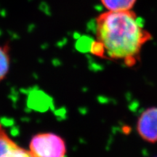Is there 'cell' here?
Masks as SVG:
<instances>
[{
	"mask_svg": "<svg viewBox=\"0 0 157 157\" xmlns=\"http://www.w3.org/2000/svg\"><path fill=\"white\" fill-rule=\"evenodd\" d=\"M95 37L91 52L95 56L123 61L128 67L140 60L142 49L152 39L135 12L109 11L95 19Z\"/></svg>",
	"mask_w": 157,
	"mask_h": 157,
	"instance_id": "6da1fadb",
	"label": "cell"
},
{
	"mask_svg": "<svg viewBox=\"0 0 157 157\" xmlns=\"http://www.w3.org/2000/svg\"><path fill=\"white\" fill-rule=\"evenodd\" d=\"M29 153L32 157H66L63 139L54 133H39L31 138Z\"/></svg>",
	"mask_w": 157,
	"mask_h": 157,
	"instance_id": "7a4b0ae2",
	"label": "cell"
},
{
	"mask_svg": "<svg viewBox=\"0 0 157 157\" xmlns=\"http://www.w3.org/2000/svg\"><path fill=\"white\" fill-rule=\"evenodd\" d=\"M137 131L146 142H157V107H151L141 113L137 121Z\"/></svg>",
	"mask_w": 157,
	"mask_h": 157,
	"instance_id": "3957f363",
	"label": "cell"
},
{
	"mask_svg": "<svg viewBox=\"0 0 157 157\" xmlns=\"http://www.w3.org/2000/svg\"><path fill=\"white\" fill-rule=\"evenodd\" d=\"M0 157H32L29 151L19 146L0 124Z\"/></svg>",
	"mask_w": 157,
	"mask_h": 157,
	"instance_id": "277c9868",
	"label": "cell"
},
{
	"mask_svg": "<svg viewBox=\"0 0 157 157\" xmlns=\"http://www.w3.org/2000/svg\"><path fill=\"white\" fill-rule=\"evenodd\" d=\"M137 0H101L103 7L109 11L131 10Z\"/></svg>",
	"mask_w": 157,
	"mask_h": 157,
	"instance_id": "5b68a950",
	"label": "cell"
},
{
	"mask_svg": "<svg viewBox=\"0 0 157 157\" xmlns=\"http://www.w3.org/2000/svg\"><path fill=\"white\" fill-rule=\"evenodd\" d=\"M9 48L7 46H0V82L7 76L10 69Z\"/></svg>",
	"mask_w": 157,
	"mask_h": 157,
	"instance_id": "8992f818",
	"label": "cell"
}]
</instances>
